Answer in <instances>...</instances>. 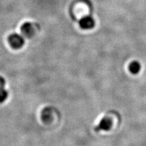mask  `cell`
<instances>
[{
    "mask_svg": "<svg viewBox=\"0 0 146 146\" xmlns=\"http://www.w3.org/2000/svg\"><path fill=\"white\" fill-rule=\"evenodd\" d=\"M21 32L27 37H31L34 34V27L30 23H24L21 27Z\"/></svg>",
    "mask_w": 146,
    "mask_h": 146,
    "instance_id": "cell-3",
    "label": "cell"
},
{
    "mask_svg": "<svg viewBox=\"0 0 146 146\" xmlns=\"http://www.w3.org/2000/svg\"><path fill=\"white\" fill-rule=\"evenodd\" d=\"M79 25L82 29H91L95 26V21L91 16H85L80 21Z\"/></svg>",
    "mask_w": 146,
    "mask_h": 146,
    "instance_id": "cell-2",
    "label": "cell"
},
{
    "mask_svg": "<svg viewBox=\"0 0 146 146\" xmlns=\"http://www.w3.org/2000/svg\"><path fill=\"white\" fill-rule=\"evenodd\" d=\"M5 79L2 76H0V103H3L8 98V91L5 89Z\"/></svg>",
    "mask_w": 146,
    "mask_h": 146,
    "instance_id": "cell-5",
    "label": "cell"
},
{
    "mask_svg": "<svg viewBox=\"0 0 146 146\" xmlns=\"http://www.w3.org/2000/svg\"><path fill=\"white\" fill-rule=\"evenodd\" d=\"M111 127H112V121H111V120L108 118H104L100 121L98 127L96 128V131H108Z\"/></svg>",
    "mask_w": 146,
    "mask_h": 146,
    "instance_id": "cell-4",
    "label": "cell"
},
{
    "mask_svg": "<svg viewBox=\"0 0 146 146\" xmlns=\"http://www.w3.org/2000/svg\"><path fill=\"white\" fill-rule=\"evenodd\" d=\"M9 43L13 48L20 49L24 45L25 39L20 35L13 34L9 36Z\"/></svg>",
    "mask_w": 146,
    "mask_h": 146,
    "instance_id": "cell-1",
    "label": "cell"
},
{
    "mask_svg": "<svg viewBox=\"0 0 146 146\" xmlns=\"http://www.w3.org/2000/svg\"><path fill=\"white\" fill-rule=\"evenodd\" d=\"M140 68H141V66L137 62H133L129 66V70L133 74L137 73L140 70Z\"/></svg>",
    "mask_w": 146,
    "mask_h": 146,
    "instance_id": "cell-6",
    "label": "cell"
}]
</instances>
